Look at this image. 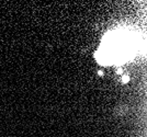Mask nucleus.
<instances>
[{
	"label": "nucleus",
	"instance_id": "nucleus-1",
	"mask_svg": "<svg viewBox=\"0 0 147 137\" xmlns=\"http://www.w3.org/2000/svg\"><path fill=\"white\" fill-rule=\"evenodd\" d=\"M132 36L124 33H115L113 36L105 41V47H102V55L105 62H115L124 60V57H129L133 53Z\"/></svg>",
	"mask_w": 147,
	"mask_h": 137
}]
</instances>
